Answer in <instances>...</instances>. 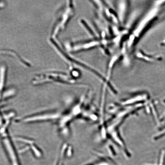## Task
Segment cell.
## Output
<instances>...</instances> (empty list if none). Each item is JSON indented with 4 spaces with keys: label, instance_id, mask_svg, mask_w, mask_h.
<instances>
[{
    "label": "cell",
    "instance_id": "1",
    "mask_svg": "<svg viewBox=\"0 0 165 165\" xmlns=\"http://www.w3.org/2000/svg\"><path fill=\"white\" fill-rule=\"evenodd\" d=\"M6 72L5 67L2 66L0 67V90H1L3 87Z\"/></svg>",
    "mask_w": 165,
    "mask_h": 165
},
{
    "label": "cell",
    "instance_id": "2",
    "mask_svg": "<svg viewBox=\"0 0 165 165\" xmlns=\"http://www.w3.org/2000/svg\"><path fill=\"white\" fill-rule=\"evenodd\" d=\"M3 7V4L0 2V8H1Z\"/></svg>",
    "mask_w": 165,
    "mask_h": 165
}]
</instances>
